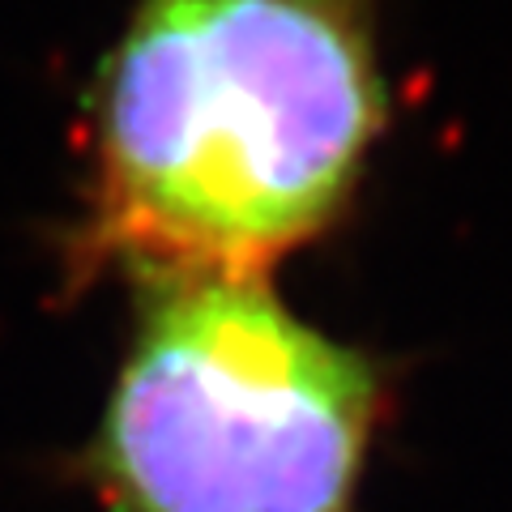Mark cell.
Instances as JSON below:
<instances>
[{
	"label": "cell",
	"mask_w": 512,
	"mask_h": 512,
	"mask_svg": "<svg viewBox=\"0 0 512 512\" xmlns=\"http://www.w3.org/2000/svg\"><path fill=\"white\" fill-rule=\"evenodd\" d=\"M384 120L376 0H137L90 94L82 265L269 278L346 214Z\"/></svg>",
	"instance_id": "1"
},
{
	"label": "cell",
	"mask_w": 512,
	"mask_h": 512,
	"mask_svg": "<svg viewBox=\"0 0 512 512\" xmlns=\"http://www.w3.org/2000/svg\"><path fill=\"white\" fill-rule=\"evenodd\" d=\"M133 333L73 457L103 512H359L389 376L269 278L133 286Z\"/></svg>",
	"instance_id": "2"
}]
</instances>
